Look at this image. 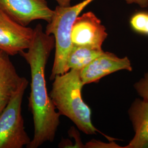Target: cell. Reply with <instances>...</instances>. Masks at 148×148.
<instances>
[{
  "instance_id": "4fadbf2b",
  "label": "cell",
  "mask_w": 148,
  "mask_h": 148,
  "mask_svg": "<svg viewBox=\"0 0 148 148\" xmlns=\"http://www.w3.org/2000/svg\"><path fill=\"white\" fill-rule=\"evenodd\" d=\"M134 88L143 100L148 102V72L134 84Z\"/></svg>"
},
{
  "instance_id": "3957f363",
  "label": "cell",
  "mask_w": 148,
  "mask_h": 148,
  "mask_svg": "<svg viewBox=\"0 0 148 148\" xmlns=\"http://www.w3.org/2000/svg\"><path fill=\"white\" fill-rule=\"evenodd\" d=\"M94 0H84L74 5H57L51 21L48 23L45 33L53 35L55 40V55L49 79L68 71L67 59L73 45L71 32L74 21L82 11Z\"/></svg>"
},
{
  "instance_id": "52a82bcc",
  "label": "cell",
  "mask_w": 148,
  "mask_h": 148,
  "mask_svg": "<svg viewBox=\"0 0 148 148\" xmlns=\"http://www.w3.org/2000/svg\"><path fill=\"white\" fill-rule=\"evenodd\" d=\"M34 30L23 26L0 11V50L15 56L30 47Z\"/></svg>"
},
{
  "instance_id": "7a4b0ae2",
  "label": "cell",
  "mask_w": 148,
  "mask_h": 148,
  "mask_svg": "<svg viewBox=\"0 0 148 148\" xmlns=\"http://www.w3.org/2000/svg\"><path fill=\"white\" fill-rule=\"evenodd\" d=\"M80 70L70 69L53 79L49 97L60 115L67 117L81 131L95 134L99 131L92 121V111L82 96Z\"/></svg>"
},
{
  "instance_id": "5bb4252c",
  "label": "cell",
  "mask_w": 148,
  "mask_h": 148,
  "mask_svg": "<svg viewBox=\"0 0 148 148\" xmlns=\"http://www.w3.org/2000/svg\"><path fill=\"white\" fill-rule=\"evenodd\" d=\"M128 5H137L142 8H145L148 6V0H125Z\"/></svg>"
},
{
  "instance_id": "8992f818",
  "label": "cell",
  "mask_w": 148,
  "mask_h": 148,
  "mask_svg": "<svg viewBox=\"0 0 148 148\" xmlns=\"http://www.w3.org/2000/svg\"><path fill=\"white\" fill-rule=\"evenodd\" d=\"M0 11L25 27L36 20L49 23L54 13L46 0H0Z\"/></svg>"
},
{
  "instance_id": "9a60e30c",
  "label": "cell",
  "mask_w": 148,
  "mask_h": 148,
  "mask_svg": "<svg viewBox=\"0 0 148 148\" xmlns=\"http://www.w3.org/2000/svg\"><path fill=\"white\" fill-rule=\"evenodd\" d=\"M56 1L59 6L67 7L71 5V2L74 0H54Z\"/></svg>"
},
{
  "instance_id": "277c9868",
  "label": "cell",
  "mask_w": 148,
  "mask_h": 148,
  "mask_svg": "<svg viewBox=\"0 0 148 148\" xmlns=\"http://www.w3.org/2000/svg\"><path fill=\"white\" fill-rule=\"evenodd\" d=\"M29 82L23 77L18 89L0 113V148H22L32 139L24 126L21 114L23 96Z\"/></svg>"
},
{
  "instance_id": "7c38bea8",
  "label": "cell",
  "mask_w": 148,
  "mask_h": 148,
  "mask_svg": "<svg viewBox=\"0 0 148 148\" xmlns=\"http://www.w3.org/2000/svg\"><path fill=\"white\" fill-rule=\"evenodd\" d=\"M130 26L134 32L148 36V12H139L130 19Z\"/></svg>"
},
{
  "instance_id": "8fae6325",
  "label": "cell",
  "mask_w": 148,
  "mask_h": 148,
  "mask_svg": "<svg viewBox=\"0 0 148 148\" xmlns=\"http://www.w3.org/2000/svg\"><path fill=\"white\" fill-rule=\"evenodd\" d=\"M104 52V51L97 50L90 48L73 46L67 59L66 67L70 69L81 70Z\"/></svg>"
},
{
  "instance_id": "9c48e42d",
  "label": "cell",
  "mask_w": 148,
  "mask_h": 148,
  "mask_svg": "<svg viewBox=\"0 0 148 148\" xmlns=\"http://www.w3.org/2000/svg\"><path fill=\"white\" fill-rule=\"evenodd\" d=\"M10 56L0 50V113L18 89L23 79L18 74Z\"/></svg>"
},
{
  "instance_id": "6da1fadb",
  "label": "cell",
  "mask_w": 148,
  "mask_h": 148,
  "mask_svg": "<svg viewBox=\"0 0 148 148\" xmlns=\"http://www.w3.org/2000/svg\"><path fill=\"white\" fill-rule=\"evenodd\" d=\"M34 35L27 51L19 53L30 66L31 92L29 108L34 126V137L27 148H37L54 140L60 125V114L48 93L45 70L48 60L55 47L53 35H47L40 24L34 29Z\"/></svg>"
},
{
  "instance_id": "ba28073f",
  "label": "cell",
  "mask_w": 148,
  "mask_h": 148,
  "mask_svg": "<svg viewBox=\"0 0 148 148\" xmlns=\"http://www.w3.org/2000/svg\"><path fill=\"white\" fill-rule=\"evenodd\" d=\"M123 70L132 71L128 57L120 58L114 53L104 51L80 71V77L85 86L97 82L106 76Z\"/></svg>"
},
{
  "instance_id": "5b68a950",
  "label": "cell",
  "mask_w": 148,
  "mask_h": 148,
  "mask_svg": "<svg viewBox=\"0 0 148 148\" xmlns=\"http://www.w3.org/2000/svg\"><path fill=\"white\" fill-rule=\"evenodd\" d=\"M107 37L106 27L91 11L79 14L71 29V41L73 46L102 50L103 44Z\"/></svg>"
},
{
  "instance_id": "30bf717a",
  "label": "cell",
  "mask_w": 148,
  "mask_h": 148,
  "mask_svg": "<svg viewBox=\"0 0 148 148\" xmlns=\"http://www.w3.org/2000/svg\"><path fill=\"white\" fill-rule=\"evenodd\" d=\"M134 136L125 148H148V102L136 99L128 110Z\"/></svg>"
}]
</instances>
